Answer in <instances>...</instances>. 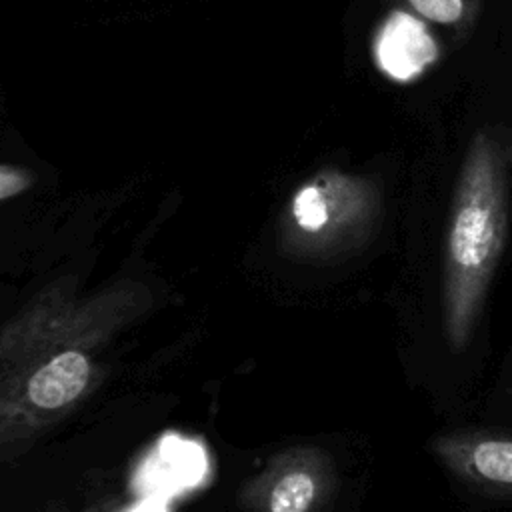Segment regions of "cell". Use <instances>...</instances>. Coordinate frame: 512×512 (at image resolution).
I'll use <instances>...</instances> for the list:
<instances>
[{
  "label": "cell",
  "mask_w": 512,
  "mask_h": 512,
  "mask_svg": "<svg viewBox=\"0 0 512 512\" xmlns=\"http://www.w3.org/2000/svg\"><path fill=\"white\" fill-rule=\"evenodd\" d=\"M90 364L80 352H62L34 372L28 382V396L40 408H62L72 402L88 384Z\"/></svg>",
  "instance_id": "cell-6"
},
{
  "label": "cell",
  "mask_w": 512,
  "mask_h": 512,
  "mask_svg": "<svg viewBox=\"0 0 512 512\" xmlns=\"http://www.w3.org/2000/svg\"><path fill=\"white\" fill-rule=\"evenodd\" d=\"M320 494V476L314 468H294L282 474L270 492V512H310Z\"/></svg>",
  "instance_id": "cell-7"
},
{
  "label": "cell",
  "mask_w": 512,
  "mask_h": 512,
  "mask_svg": "<svg viewBox=\"0 0 512 512\" xmlns=\"http://www.w3.org/2000/svg\"><path fill=\"white\" fill-rule=\"evenodd\" d=\"M434 458L462 482L494 494H512V436L458 430L430 440Z\"/></svg>",
  "instance_id": "cell-3"
},
{
  "label": "cell",
  "mask_w": 512,
  "mask_h": 512,
  "mask_svg": "<svg viewBox=\"0 0 512 512\" xmlns=\"http://www.w3.org/2000/svg\"><path fill=\"white\" fill-rule=\"evenodd\" d=\"M206 468L208 460L202 444L178 434H166L140 464L134 482L144 496L166 500L200 484Z\"/></svg>",
  "instance_id": "cell-5"
},
{
  "label": "cell",
  "mask_w": 512,
  "mask_h": 512,
  "mask_svg": "<svg viewBox=\"0 0 512 512\" xmlns=\"http://www.w3.org/2000/svg\"><path fill=\"white\" fill-rule=\"evenodd\" d=\"M380 194L368 180L322 172L302 184L290 202L298 232L322 244L364 242L380 218Z\"/></svg>",
  "instance_id": "cell-2"
},
{
  "label": "cell",
  "mask_w": 512,
  "mask_h": 512,
  "mask_svg": "<svg viewBox=\"0 0 512 512\" xmlns=\"http://www.w3.org/2000/svg\"><path fill=\"white\" fill-rule=\"evenodd\" d=\"M30 184V176L14 166H2L0 164V198L18 194Z\"/></svg>",
  "instance_id": "cell-9"
},
{
  "label": "cell",
  "mask_w": 512,
  "mask_h": 512,
  "mask_svg": "<svg viewBox=\"0 0 512 512\" xmlns=\"http://www.w3.org/2000/svg\"><path fill=\"white\" fill-rule=\"evenodd\" d=\"M372 50L378 68L396 82L420 76L438 56V44L426 26L404 10L386 16L374 36Z\"/></svg>",
  "instance_id": "cell-4"
},
{
  "label": "cell",
  "mask_w": 512,
  "mask_h": 512,
  "mask_svg": "<svg viewBox=\"0 0 512 512\" xmlns=\"http://www.w3.org/2000/svg\"><path fill=\"white\" fill-rule=\"evenodd\" d=\"M508 234V188L498 144L476 134L458 176L444 246V332L464 348L480 318Z\"/></svg>",
  "instance_id": "cell-1"
},
{
  "label": "cell",
  "mask_w": 512,
  "mask_h": 512,
  "mask_svg": "<svg viewBox=\"0 0 512 512\" xmlns=\"http://www.w3.org/2000/svg\"><path fill=\"white\" fill-rule=\"evenodd\" d=\"M408 4L416 14L438 24H454L466 12V0H408Z\"/></svg>",
  "instance_id": "cell-8"
},
{
  "label": "cell",
  "mask_w": 512,
  "mask_h": 512,
  "mask_svg": "<svg viewBox=\"0 0 512 512\" xmlns=\"http://www.w3.org/2000/svg\"><path fill=\"white\" fill-rule=\"evenodd\" d=\"M130 512H168V508H166V500L164 498L146 496V500L136 504Z\"/></svg>",
  "instance_id": "cell-10"
}]
</instances>
